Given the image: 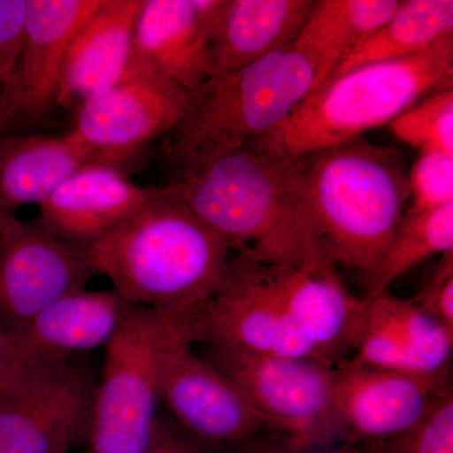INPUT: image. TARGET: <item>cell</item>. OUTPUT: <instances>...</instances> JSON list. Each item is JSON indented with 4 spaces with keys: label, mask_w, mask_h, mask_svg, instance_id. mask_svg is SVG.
I'll list each match as a JSON object with an SVG mask.
<instances>
[{
    "label": "cell",
    "mask_w": 453,
    "mask_h": 453,
    "mask_svg": "<svg viewBox=\"0 0 453 453\" xmlns=\"http://www.w3.org/2000/svg\"><path fill=\"white\" fill-rule=\"evenodd\" d=\"M175 324L192 345L324 362L286 314L265 276L264 265L241 255L231 258L219 290L195 314Z\"/></svg>",
    "instance_id": "obj_10"
},
{
    "label": "cell",
    "mask_w": 453,
    "mask_h": 453,
    "mask_svg": "<svg viewBox=\"0 0 453 453\" xmlns=\"http://www.w3.org/2000/svg\"><path fill=\"white\" fill-rule=\"evenodd\" d=\"M451 392V380L386 371L350 357L342 360L334 366L338 443L403 432L421 422Z\"/></svg>",
    "instance_id": "obj_14"
},
{
    "label": "cell",
    "mask_w": 453,
    "mask_h": 453,
    "mask_svg": "<svg viewBox=\"0 0 453 453\" xmlns=\"http://www.w3.org/2000/svg\"><path fill=\"white\" fill-rule=\"evenodd\" d=\"M95 164L70 136L7 134L0 140V211L46 201L77 170Z\"/></svg>",
    "instance_id": "obj_22"
},
{
    "label": "cell",
    "mask_w": 453,
    "mask_h": 453,
    "mask_svg": "<svg viewBox=\"0 0 453 453\" xmlns=\"http://www.w3.org/2000/svg\"><path fill=\"white\" fill-rule=\"evenodd\" d=\"M388 127L399 142L419 151L453 155V86L422 98Z\"/></svg>",
    "instance_id": "obj_27"
},
{
    "label": "cell",
    "mask_w": 453,
    "mask_h": 453,
    "mask_svg": "<svg viewBox=\"0 0 453 453\" xmlns=\"http://www.w3.org/2000/svg\"><path fill=\"white\" fill-rule=\"evenodd\" d=\"M142 5V0H101L68 44L57 106L79 110L121 79Z\"/></svg>",
    "instance_id": "obj_20"
},
{
    "label": "cell",
    "mask_w": 453,
    "mask_h": 453,
    "mask_svg": "<svg viewBox=\"0 0 453 453\" xmlns=\"http://www.w3.org/2000/svg\"><path fill=\"white\" fill-rule=\"evenodd\" d=\"M318 88L314 67L294 46L211 76L193 92L164 142L169 174L266 138Z\"/></svg>",
    "instance_id": "obj_5"
},
{
    "label": "cell",
    "mask_w": 453,
    "mask_h": 453,
    "mask_svg": "<svg viewBox=\"0 0 453 453\" xmlns=\"http://www.w3.org/2000/svg\"><path fill=\"white\" fill-rule=\"evenodd\" d=\"M449 252H453V203L437 210L407 211L380 265L368 276L365 299L388 291L392 283L426 259Z\"/></svg>",
    "instance_id": "obj_25"
},
{
    "label": "cell",
    "mask_w": 453,
    "mask_h": 453,
    "mask_svg": "<svg viewBox=\"0 0 453 453\" xmlns=\"http://www.w3.org/2000/svg\"><path fill=\"white\" fill-rule=\"evenodd\" d=\"M301 159L306 219L321 257L371 275L408 211L403 157L359 138Z\"/></svg>",
    "instance_id": "obj_3"
},
{
    "label": "cell",
    "mask_w": 453,
    "mask_h": 453,
    "mask_svg": "<svg viewBox=\"0 0 453 453\" xmlns=\"http://www.w3.org/2000/svg\"><path fill=\"white\" fill-rule=\"evenodd\" d=\"M159 395L166 414L219 451L273 432L232 380L196 356L175 323L160 359Z\"/></svg>",
    "instance_id": "obj_11"
},
{
    "label": "cell",
    "mask_w": 453,
    "mask_h": 453,
    "mask_svg": "<svg viewBox=\"0 0 453 453\" xmlns=\"http://www.w3.org/2000/svg\"><path fill=\"white\" fill-rule=\"evenodd\" d=\"M223 5L225 0H142L127 62L193 94L213 76L211 42Z\"/></svg>",
    "instance_id": "obj_16"
},
{
    "label": "cell",
    "mask_w": 453,
    "mask_h": 453,
    "mask_svg": "<svg viewBox=\"0 0 453 453\" xmlns=\"http://www.w3.org/2000/svg\"><path fill=\"white\" fill-rule=\"evenodd\" d=\"M441 257L421 291L411 300L429 318L453 332V252Z\"/></svg>",
    "instance_id": "obj_29"
},
{
    "label": "cell",
    "mask_w": 453,
    "mask_h": 453,
    "mask_svg": "<svg viewBox=\"0 0 453 453\" xmlns=\"http://www.w3.org/2000/svg\"><path fill=\"white\" fill-rule=\"evenodd\" d=\"M168 186L237 255L283 266L327 262L306 219L301 157L250 144L170 175Z\"/></svg>",
    "instance_id": "obj_1"
},
{
    "label": "cell",
    "mask_w": 453,
    "mask_h": 453,
    "mask_svg": "<svg viewBox=\"0 0 453 453\" xmlns=\"http://www.w3.org/2000/svg\"><path fill=\"white\" fill-rule=\"evenodd\" d=\"M97 273L83 250L57 238L35 220L0 211V320L11 332Z\"/></svg>",
    "instance_id": "obj_12"
},
{
    "label": "cell",
    "mask_w": 453,
    "mask_h": 453,
    "mask_svg": "<svg viewBox=\"0 0 453 453\" xmlns=\"http://www.w3.org/2000/svg\"><path fill=\"white\" fill-rule=\"evenodd\" d=\"M26 0H0V88L16 67L26 25Z\"/></svg>",
    "instance_id": "obj_30"
},
{
    "label": "cell",
    "mask_w": 453,
    "mask_h": 453,
    "mask_svg": "<svg viewBox=\"0 0 453 453\" xmlns=\"http://www.w3.org/2000/svg\"><path fill=\"white\" fill-rule=\"evenodd\" d=\"M148 453H222L193 436L169 414L159 413Z\"/></svg>",
    "instance_id": "obj_31"
},
{
    "label": "cell",
    "mask_w": 453,
    "mask_h": 453,
    "mask_svg": "<svg viewBox=\"0 0 453 453\" xmlns=\"http://www.w3.org/2000/svg\"><path fill=\"white\" fill-rule=\"evenodd\" d=\"M398 4L399 0L315 2L292 46L314 67L318 88L365 38L392 16Z\"/></svg>",
    "instance_id": "obj_23"
},
{
    "label": "cell",
    "mask_w": 453,
    "mask_h": 453,
    "mask_svg": "<svg viewBox=\"0 0 453 453\" xmlns=\"http://www.w3.org/2000/svg\"><path fill=\"white\" fill-rule=\"evenodd\" d=\"M192 94L144 65L127 62L115 85L77 110L67 134L95 164L124 170L149 142L183 118Z\"/></svg>",
    "instance_id": "obj_9"
},
{
    "label": "cell",
    "mask_w": 453,
    "mask_h": 453,
    "mask_svg": "<svg viewBox=\"0 0 453 453\" xmlns=\"http://www.w3.org/2000/svg\"><path fill=\"white\" fill-rule=\"evenodd\" d=\"M89 266L136 308L179 323L219 290L231 250L166 184L129 219L83 249Z\"/></svg>",
    "instance_id": "obj_2"
},
{
    "label": "cell",
    "mask_w": 453,
    "mask_h": 453,
    "mask_svg": "<svg viewBox=\"0 0 453 453\" xmlns=\"http://www.w3.org/2000/svg\"><path fill=\"white\" fill-rule=\"evenodd\" d=\"M96 381L82 357L13 359L0 377V453H70L85 445Z\"/></svg>",
    "instance_id": "obj_7"
},
{
    "label": "cell",
    "mask_w": 453,
    "mask_h": 453,
    "mask_svg": "<svg viewBox=\"0 0 453 453\" xmlns=\"http://www.w3.org/2000/svg\"><path fill=\"white\" fill-rule=\"evenodd\" d=\"M174 323L135 308L106 345L85 453H148L159 417L160 359Z\"/></svg>",
    "instance_id": "obj_6"
},
{
    "label": "cell",
    "mask_w": 453,
    "mask_h": 453,
    "mask_svg": "<svg viewBox=\"0 0 453 453\" xmlns=\"http://www.w3.org/2000/svg\"><path fill=\"white\" fill-rule=\"evenodd\" d=\"M333 447L335 453H453V393L403 432Z\"/></svg>",
    "instance_id": "obj_26"
},
{
    "label": "cell",
    "mask_w": 453,
    "mask_h": 453,
    "mask_svg": "<svg viewBox=\"0 0 453 453\" xmlns=\"http://www.w3.org/2000/svg\"><path fill=\"white\" fill-rule=\"evenodd\" d=\"M222 453H335V451L333 446L303 445L276 432H265L242 445L226 449Z\"/></svg>",
    "instance_id": "obj_32"
},
{
    "label": "cell",
    "mask_w": 453,
    "mask_h": 453,
    "mask_svg": "<svg viewBox=\"0 0 453 453\" xmlns=\"http://www.w3.org/2000/svg\"><path fill=\"white\" fill-rule=\"evenodd\" d=\"M26 25L16 67L0 88L3 135L46 118L57 106L59 79L74 33L101 0H26Z\"/></svg>",
    "instance_id": "obj_13"
},
{
    "label": "cell",
    "mask_w": 453,
    "mask_h": 453,
    "mask_svg": "<svg viewBox=\"0 0 453 453\" xmlns=\"http://www.w3.org/2000/svg\"><path fill=\"white\" fill-rule=\"evenodd\" d=\"M365 314L350 359L417 377L449 380L453 332L411 299L384 291L365 299Z\"/></svg>",
    "instance_id": "obj_17"
},
{
    "label": "cell",
    "mask_w": 453,
    "mask_h": 453,
    "mask_svg": "<svg viewBox=\"0 0 453 453\" xmlns=\"http://www.w3.org/2000/svg\"><path fill=\"white\" fill-rule=\"evenodd\" d=\"M3 138V133H2V130H0V140H2Z\"/></svg>",
    "instance_id": "obj_34"
},
{
    "label": "cell",
    "mask_w": 453,
    "mask_h": 453,
    "mask_svg": "<svg viewBox=\"0 0 453 453\" xmlns=\"http://www.w3.org/2000/svg\"><path fill=\"white\" fill-rule=\"evenodd\" d=\"M452 81L453 35L418 55L334 74L281 127L252 144L291 157L345 144L389 125Z\"/></svg>",
    "instance_id": "obj_4"
},
{
    "label": "cell",
    "mask_w": 453,
    "mask_h": 453,
    "mask_svg": "<svg viewBox=\"0 0 453 453\" xmlns=\"http://www.w3.org/2000/svg\"><path fill=\"white\" fill-rule=\"evenodd\" d=\"M135 308L113 288L71 292L11 332L13 359L68 360L105 349Z\"/></svg>",
    "instance_id": "obj_19"
},
{
    "label": "cell",
    "mask_w": 453,
    "mask_h": 453,
    "mask_svg": "<svg viewBox=\"0 0 453 453\" xmlns=\"http://www.w3.org/2000/svg\"><path fill=\"white\" fill-rule=\"evenodd\" d=\"M410 211L437 210L453 203V155L419 151L408 172Z\"/></svg>",
    "instance_id": "obj_28"
},
{
    "label": "cell",
    "mask_w": 453,
    "mask_h": 453,
    "mask_svg": "<svg viewBox=\"0 0 453 453\" xmlns=\"http://www.w3.org/2000/svg\"><path fill=\"white\" fill-rule=\"evenodd\" d=\"M264 271L286 314L319 357L332 365L349 359L366 303L348 290L338 268L325 262L301 267L264 265Z\"/></svg>",
    "instance_id": "obj_15"
},
{
    "label": "cell",
    "mask_w": 453,
    "mask_h": 453,
    "mask_svg": "<svg viewBox=\"0 0 453 453\" xmlns=\"http://www.w3.org/2000/svg\"><path fill=\"white\" fill-rule=\"evenodd\" d=\"M316 0H225L211 42L213 74L291 46Z\"/></svg>",
    "instance_id": "obj_21"
},
{
    "label": "cell",
    "mask_w": 453,
    "mask_h": 453,
    "mask_svg": "<svg viewBox=\"0 0 453 453\" xmlns=\"http://www.w3.org/2000/svg\"><path fill=\"white\" fill-rule=\"evenodd\" d=\"M155 190L133 183L124 170L88 164L41 203L37 222L83 250L142 210Z\"/></svg>",
    "instance_id": "obj_18"
},
{
    "label": "cell",
    "mask_w": 453,
    "mask_h": 453,
    "mask_svg": "<svg viewBox=\"0 0 453 453\" xmlns=\"http://www.w3.org/2000/svg\"><path fill=\"white\" fill-rule=\"evenodd\" d=\"M452 35V0L399 2L392 16L365 38L332 76L357 65L418 55Z\"/></svg>",
    "instance_id": "obj_24"
},
{
    "label": "cell",
    "mask_w": 453,
    "mask_h": 453,
    "mask_svg": "<svg viewBox=\"0 0 453 453\" xmlns=\"http://www.w3.org/2000/svg\"><path fill=\"white\" fill-rule=\"evenodd\" d=\"M13 362L11 330L0 320V377L7 372Z\"/></svg>",
    "instance_id": "obj_33"
},
{
    "label": "cell",
    "mask_w": 453,
    "mask_h": 453,
    "mask_svg": "<svg viewBox=\"0 0 453 453\" xmlns=\"http://www.w3.org/2000/svg\"><path fill=\"white\" fill-rule=\"evenodd\" d=\"M203 349L202 357L232 380L271 431L303 445L338 443L335 365L220 345Z\"/></svg>",
    "instance_id": "obj_8"
}]
</instances>
